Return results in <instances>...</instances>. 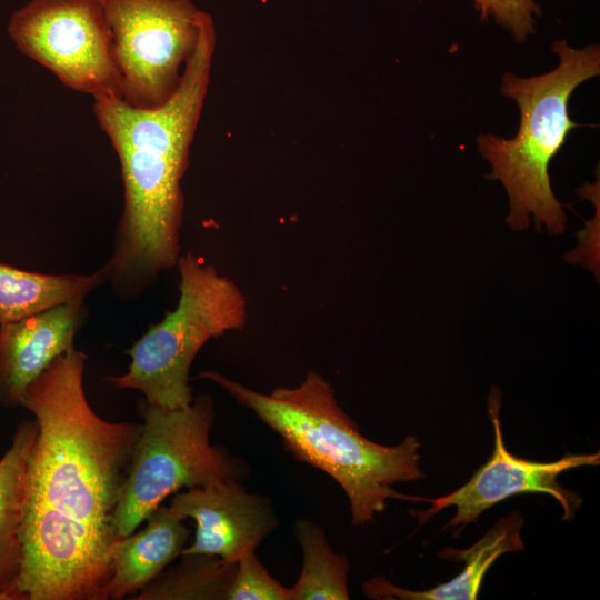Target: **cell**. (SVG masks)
Segmentation results:
<instances>
[{
	"instance_id": "cell-1",
	"label": "cell",
	"mask_w": 600,
	"mask_h": 600,
	"mask_svg": "<svg viewBox=\"0 0 600 600\" xmlns=\"http://www.w3.org/2000/svg\"><path fill=\"white\" fill-rule=\"evenodd\" d=\"M86 359L74 347L58 356L21 402L38 431L14 600H102L111 577L116 512L142 423L110 422L93 411Z\"/></svg>"
},
{
	"instance_id": "cell-2",
	"label": "cell",
	"mask_w": 600,
	"mask_h": 600,
	"mask_svg": "<svg viewBox=\"0 0 600 600\" xmlns=\"http://www.w3.org/2000/svg\"><path fill=\"white\" fill-rule=\"evenodd\" d=\"M216 44L208 14L178 87L154 108L118 98L94 99L93 113L120 161L124 208L107 280L122 299H134L159 273L177 266L183 213L181 178L207 93Z\"/></svg>"
},
{
	"instance_id": "cell-3",
	"label": "cell",
	"mask_w": 600,
	"mask_h": 600,
	"mask_svg": "<svg viewBox=\"0 0 600 600\" xmlns=\"http://www.w3.org/2000/svg\"><path fill=\"white\" fill-rule=\"evenodd\" d=\"M198 378L213 381L250 409L280 436L298 461L330 476L349 499L353 526L373 522L389 499L422 502V497L392 489L394 483L424 477L420 441L407 436L399 444L383 446L367 439L340 408L331 384L320 373L309 371L299 386L279 387L269 393L216 371H201Z\"/></svg>"
},
{
	"instance_id": "cell-4",
	"label": "cell",
	"mask_w": 600,
	"mask_h": 600,
	"mask_svg": "<svg viewBox=\"0 0 600 600\" xmlns=\"http://www.w3.org/2000/svg\"><path fill=\"white\" fill-rule=\"evenodd\" d=\"M558 66L543 74L502 77L501 92L520 109V126L513 138L483 134L477 140L481 156L491 164L487 176L499 180L509 198L507 223L513 230L527 229L532 218L537 229L550 234L564 231L567 216L556 198L549 164L568 134L580 124L569 114V100L584 81L600 74V49H582L557 40L551 47Z\"/></svg>"
},
{
	"instance_id": "cell-5",
	"label": "cell",
	"mask_w": 600,
	"mask_h": 600,
	"mask_svg": "<svg viewBox=\"0 0 600 600\" xmlns=\"http://www.w3.org/2000/svg\"><path fill=\"white\" fill-rule=\"evenodd\" d=\"M177 267V307L127 351L128 371L107 378L116 388L138 390L147 403L166 409L192 402L189 371L197 353L209 340L241 330L248 317L241 289L214 266L188 252Z\"/></svg>"
},
{
	"instance_id": "cell-6",
	"label": "cell",
	"mask_w": 600,
	"mask_h": 600,
	"mask_svg": "<svg viewBox=\"0 0 600 600\" xmlns=\"http://www.w3.org/2000/svg\"><path fill=\"white\" fill-rule=\"evenodd\" d=\"M140 410L142 429L116 512L118 539L133 533L164 499L181 489L241 481L248 472L246 461L210 442L214 419L210 394H200L180 409L143 401Z\"/></svg>"
},
{
	"instance_id": "cell-7",
	"label": "cell",
	"mask_w": 600,
	"mask_h": 600,
	"mask_svg": "<svg viewBox=\"0 0 600 600\" xmlns=\"http://www.w3.org/2000/svg\"><path fill=\"white\" fill-rule=\"evenodd\" d=\"M122 100L154 108L176 90L208 13L190 0H99Z\"/></svg>"
},
{
	"instance_id": "cell-8",
	"label": "cell",
	"mask_w": 600,
	"mask_h": 600,
	"mask_svg": "<svg viewBox=\"0 0 600 600\" xmlns=\"http://www.w3.org/2000/svg\"><path fill=\"white\" fill-rule=\"evenodd\" d=\"M8 32L22 53L64 86L93 99L122 100L99 0H31L12 14Z\"/></svg>"
},
{
	"instance_id": "cell-9",
	"label": "cell",
	"mask_w": 600,
	"mask_h": 600,
	"mask_svg": "<svg viewBox=\"0 0 600 600\" xmlns=\"http://www.w3.org/2000/svg\"><path fill=\"white\" fill-rule=\"evenodd\" d=\"M500 398L493 391L489 401V414L494 430V447L490 458L457 490L438 498H423L429 502L426 510L412 514L423 524L439 511L456 507V514L444 529L459 532L497 503L520 493H547L561 506L563 520H571L580 508L582 498L558 482L561 473L584 466L600 463V454H566L550 462L518 458L504 446L499 418Z\"/></svg>"
},
{
	"instance_id": "cell-10",
	"label": "cell",
	"mask_w": 600,
	"mask_h": 600,
	"mask_svg": "<svg viewBox=\"0 0 600 600\" xmlns=\"http://www.w3.org/2000/svg\"><path fill=\"white\" fill-rule=\"evenodd\" d=\"M169 508L178 518L196 522L194 540L180 556H214L232 563L256 551L278 523L272 503L247 491L239 480L177 492Z\"/></svg>"
},
{
	"instance_id": "cell-11",
	"label": "cell",
	"mask_w": 600,
	"mask_h": 600,
	"mask_svg": "<svg viewBox=\"0 0 600 600\" xmlns=\"http://www.w3.org/2000/svg\"><path fill=\"white\" fill-rule=\"evenodd\" d=\"M87 308L84 297L0 324V403L21 406L28 387L73 348Z\"/></svg>"
},
{
	"instance_id": "cell-12",
	"label": "cell",
	"mask_w": 600,
	"mask_h": 600,
	"mask_svg": "<svg viewBox=\"0 0 600 600\" xmlns=\"http://www.w3.org/2000/svg\"><path fill=\"white\" fill-rule=\"evenodd\" d=\"M523 518L518 511L501 517L474 544L467 549L444 548L438 557L462 562L463 569L451 580L427 590H409L381 576L363 582L362 591L378 600H474L479 596L486 572L502 554L526 549L520 531Z\"/></svg>"
},
{
	"instance_id": "cell-13",
	"label": "cell",
	"mask_w": 600,
	"mask_h": 600,
	"mask_svg": "<svg viewBox=\"0 0 600 600\" xmlns=\"http://www.w3.org/2000/svg\"><path fill=\"white\" fill-rule=\"evenodd\" d=\"M138 532L116 540L110 551L111 577L102 600H119L148 586L174 559L190 538L184 520L160 504Z\"/></svg>"
},
{
	"instance_id": "cell-14",
	"label": "cell",
	"mask_w": 600,
	"mask_h": 600,
	"mask_svg": "<svg viewBox=\"0 0 600 600\" xmlns=\"http://www.w3.org/2000/svg\"><path fill=\"white\" fill-rule=\"evenodd\" d=\"M37 431L36 421H23L0 459V597L3 600H14L20 572L28 462Z\"/></svg>"
},
{
	"instance_id": "cell-15",
	"label": "cell",
	"mask_w": 600,
	"mask_h": 600,
	"mask_svg": "<svg viewBox=\"0 0 600 600\" xmlns=\"http://www.w3.org/2000/svg\"><path fill=\"white\" fill-rule=\"evenodd\" d=\"M107 281V268L90 274H49L0 262V324L87 294Z\"/></svg>"
},
{
	"instance_id": "cell-16",
	"label": "cell",
	"mask_w": 600,
	"mask_h": 600,
	"mask_svg": "<svg viewBox=\"0 0 600 600\" xmlns=\"http://www.w3.org/2000/svg\"><path fill=\"white\" fill-rule=\"evenodd\" d=\"M294 533L303 552V564L291 587V600H348L346 554L337 553L323 529L310 520L297 521Z\"/></svg>"
},
{
	"instance_id": "cell-17",
	"label": "cell",
	"mask_w": 600,
	"mask_h": 600,
	"mask_svg": "<svg viewBox=\"0 0 600 600\" xmlns=\"http://www.w3.org/2000/svg\"><path fill=\"white\" fill-rule=\"evenodd\" d=\"M180 557L177 567L156 577L134 599H227L237 562L206 554Z\"/></svg>"
},
{
	"instance_id": "cell-18",
	"label": "cell",
	"mask_w": 600,
	"mask_h": 600,
	"mask_svg": "<svg viewBox=\"0 0 600 600\" xmlns=\"http://www.w3.org/2000/svg\"><path fill=\"white\" fill-rule=\"evenodd\" d=\"M227 600H291V588L276 580L251 551L237 561Z\"/></svg>"
},
{
	"instance_id": "cell-19",
	"label": "cell",
	"mask_w": 600,
	"mask_h": 600,
	"mask_svg": "<svg viewBox=\"0 0 600 600\" xmlns=\"http://www.w3.org/2000/svg\"><path fill=\"white\" fill-rule=\"evenodd\" d=\"M494 19L501 23L517 41H523L534 32V17L539 9L532 0H496Z\"/></svg>"
},
{
	"instance_id": "cell-20",
	"label": "cell",
	"mask_w": 600,
	"mask_h": 600,
	"mask_svg": "<svg viewBox=\"0 0 600 600\" xmlns=\"http://www.w3.org/2000/svg\"><path fill=\"white\" fill-rule=\"evenodd\" d=\"M473 1L482 19H486L490 16H493V17L496 16L497 13L496 0H473Z\"/></svg>"
},
{
	"instance_id": "cell-21",
	"label": "cell",
	"mask_w": 600,
	"mask_h": 600,
	"mask_svg": "<svg viewBox=\"0 0 600 600\" xmlns=\"http://www.w3.org/2000/svg\"><path fill=\"white\" fill-rule=\"evenodd\" d=\"M0 600H3L2 597H0Z\"/></svg>"
}]
</instances>
